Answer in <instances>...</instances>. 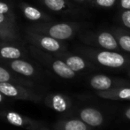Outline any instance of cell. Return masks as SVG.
Masks as SVG:
<instances>
[{
	"label": "cell",
	"instance_id": "1",
	"mask_svg": "<svg viewBox=\"0 0 130 130\" xmlns=\"http://www.w3.org/2000/svg\"><path fill=\"white\" fill-rule=\"evenodd\" d=\"M82 53L89 60L108 68H122L130 64L129 57L124 56L115 51L87 48L83 49Z\"/></svg>",
	"mask_w": 130,
	"mask_h": 130
},
{
	"label": "cell",
	"instance_id": "2",
	"mask_svg": "<svg viewBox=\"0 0 130 130\" xmlns=\"http://www.w3.org/2000/svg\"><path fill=\"white\" fill-rule=\"evenodd\" d=\"M84 43L93 47H98L103 50L119 51L120 47L117 40L112 33L102 31V32H91L82 36Z\"/></svg>",
	"mask_w": 130,
	"mask_h": 130
},
{
	"label": "cell",
	"instance_id": "3",
	"mask_svg": "<svg viewBox=\"0 0 130 130\" xmlns=\"http://www.w3.org/2000/svg\"><path fill=\"white\" fill-rule=\"evenodd\" d=\"M0 92L3 96L16 99L30 101H38L40 99V96L32 90L17 84H12L11 82H1Z\"/></svg>",
	"mask_w": 130,
	"mask_h": 130
},
{
	"label": "cell",
	"instance_id": "4",
	"mask_svg": "<svg viewBox=\"0 0 130 130\" xmlns=\"http://www.w3.org/2000/svg\"><path fill=\"white\" fill-rule=\"evenodd\" d=\"M125 82L121 80H115L104 74H95L89 79V85L96 91H104L112 88L124 86Z\"/></svg>",
	"mask_w": 130,
	"mask_h": 130
},
{
	"label": "cell",
	"instance_id": "5",
	"mask_svg": "<svg viewBox=\"0 0 130 130\" xmlns=\"http://www.w3.org/2000/svg\"><path fill=\"white\" fill-rule=\"evenodd\" d=\"M76 32V28L74 26L68 23H58V24L52 25L49 27L48 34L49 36L55 38V39L61 41V40L70 39L74 36Z\"/></svg>",
	"mask_w": 130,
	"mask_h": 130
},
{
	"label": "cell",
	"instance_id": "6",
	"mask_svg": "<svg viewBox=\"0 0 130 130\" xmlns=\"http://www.w3.org/2000/svg\"><path fill=\"white\" fill-rule=\"evenodd\" d=\"M80 120L91 127H100L104 121V115L101 111L93 107H87L80 110Z\"/></svg>",
	"mask_w": 130,
	"mask_h": 130
},
{
	"label": "cell",
	"instance_id": "7",
	"mask_svg": "<svg viewBox=\"0 0 130 130\" xmlns=\"http://www.w3.org/2000/svg\"><path fill=\"white\" fill-rule=\"evenodd\" d=\"M5 119L9 123L12 124V126H15V127H23V128L30 130H36L38 127L37 123L35 120L22 116V115H21L18 112H15V111L6 112Z\"/></svg>",
	"mask_w": 130,
	"mask_h": 130
},
{
	"label": "cell",
	"instance_id": "8",
	"mask_svg": "<svg viewBox=\"0 0 130 130\" xmlns=\"http://www.w3.org/2000/svg\"><path fill=\"white\" fill-rule=\"evenodd\" d=\"M96 95L108 100H130V88L120 86L108 90L96 91Z\"/></svg>",
	"mask_w": 130,
	"mask_h": 130
},
{
	"label": "cell",
	"instance_id": "9",
	"mask_svg": "<svg viewBox=\"0 0 130 130\" xmlns=\"http://www.w3.org/2000/svg\"><path fill=\"white\" fill-rule=\"evenodd\" d=\"M46 104L58 112L67 111L71 107V101L67 96L62 94H52L46 98Z\"/></svg>",
	"mask_w": 130,
	"mask_h": 130
},
{
	"label": "cell",
	"instance_id": "10",
	"mask_svg": "<svg viewBox=\"0 0 130 130\" xmlns=\"http://www.w3.org/2000/svg\"><path fill=\"white\" fill-rule=\"evenodd\" d=\"M55 130H93L80 119H67L59 120L55 126Z\"/></svg>",
	"mask_w": 130,
	"mask_h": 130
},
{
	"label": "cell",
	"instance_id": "11",
	"mask_svg": "<svg viewBox=\"0 0 130 130\" xmlns=\"http://www.w3.org/2000/svg\"><path fill=\"white\" fill-rule=\"evenodd\" d=\"M64 61L75 73L86 70V69L92 67L91 64L89 61H87L85 58L80 56H76V55H70V56L66 57Z\"/></svg>",
	"mask_w": 130,
	"mask_h": 130
},
{
	"label": "cell",
	"instance_id": "12",
	"mask_svg": "<svg viewBox=\"0 0 130 130\" xmlns=\"http://www.w3.org/2000/svg\"><path fill=\"white\" fill-rule=\"evenodd\" d=\"M52 67L55 74L61 78L72 79L75 77L76 75L75 72H74L63 60H60V59L55 60L52 63Z\"/></svg>",
	"mask_w": 130,
	"mask_h": 130
},
{
	"label": "cell",
	"instance_id": "13",
	"mask_svg": "<svg viewBox=\"0 0 130 130\" xmlns=\"http://www.w3.org/2000/svg\"><path fill=\"white\" fill-rule=\"evenodd\" d=\"M11 68L14 72L24 76H32L35 74V68L30 63L21 59H13L10 64Z\"/></svg>",
	"mask_w": 130,
	"mask_h": 130
},
{
	"label": "cell",
	"instance_id": "14",
	"mask_svg": "<svg viewBox=\"0 0 130 130\" xmlns=\"http://www.w3.org/2000/svg\"><path fill=\"white\" fill-rule=\"evenodd\" d=\"M112 34L117 40L120 50L126 52H130V34L122 28H114Z\"/></svg>",
	"mask_w": 130,
	"mask_h": 130
},
{
	"label": "cell",
	"instance_id": "15",
	"mask_svg": "<svg viewBox=\"0 0 130 130\" xmlns=\"http://www.w3.org/2000/svg\"><path fill=\"white\" fill-rule=\"evenodd\" d=\"M40 45L43 49L51 52H56L61 50L62 45L59 41L52 36H44L40 39Z\"/></svg>",
	"mask_w": 130,
	"mask_h": 130
},
{
	"label": "cell",
	"instance_id": "16",
	"mask_svg": "<svg viewBox=\"0 0 130 130\" xmlns=\"http://www.w3.org/2000/svg\"><path fill=\"white\" fill-rule=\"evenodd\" d=\"M21 52L16 47L12 46H4L0 49V57L5 59H18L21 58Z\"/></svg>",
	"mask_w": 130,
	"mask_h": 130
},
{
	"label": "cell",
	"instance_id": "17",
	"mask_svg": "<svg viewBox=\"0 0 130 130\" xmlns=\"http://www.w3.org/2000/svg\"><path fill=\"white\" fill-rule=\"evenodd\" d=\"M45 5L54 12H61L67 6L66 0H43Z\"/></svg>",
	"mask_w": 130,
	"mask_h": 130
},
{
	"label": "cell",
	"instance_id": "18",
	"mask_svg": "<svg viewBox=\"0 0 130 130\" xmlns=\"http://www.w3.org/2000/svg\"><path fill=\"white\" fill-rule=\"evenodd\" d=\"M24 14L28 20L31 21H38L42 18V13L38 9L35 8L33 6H26L23 10Z\"/></svg>",
	"mask_w": 130,
	"mask_h": 130
},
{
	"label": "cell",
	"instance_id": "19",
	"mask_svg": "<svg viewBox=\"0 0 130 130\" xmlns=\"http://www.w3.org/2000/svg\"><path fill=\"white\" fill-rule=\"evenodd\" d=\"M117 0H91L94 6L102 7V8H110L116 4Z\"/></svg>",
	"mask_w": 130,
	"mask_h": 130
},
{
	"label": "cell",
	"instance_id": "20",
	"mask_svg": "<svg viewBox=\"0 0 130 130\" xmlns=\"http://www.w3.org/2000/svg\"><path fill=\"white\" fill-rule=\"evenodd\" d=\"M121 23L127 28L130 29V10H123L120 14Z\"/></svg>",
	"mask_w": 130,
	"mask_h": 130
},
{
	"label": "cell",
	"instance_id": "21",
	"mask_svg": "<svg viewBox=\"0 0 130 130\" xmlns=\"http://www.w3.org/2000/svg\"><path fill=\"white\" fill-rule=\"evenodd\" d=\"M12 80L11 74L5 69L4 67H0V83L1 82H10Z\"/></svg>",
	"mask_w": 130,
	"mask_h": 130
},
{
	"label": "cell",
	"instance_id": "22",
	"mask_svg": "<svg viewBox=\"0 0 130 130\" xmlns=\"http://www.w3.org/2000/svg\"><path fill=\"white\" fill-rule=\"evenodd\" d=\"M10 11V7L7 4L4 3V2H0V13L5 14L7 12H9Z\"/></svg>",
	"mask_w": 130,
	"mask_h": 130
},
{
	"label": "cell",
	"instance_id": "23",
	"mask_svg": "<svg viewBox=\"0 0 130 130\" xmlns=\"http://www.w3.org/2000/svg\"><path fill=\"white\" fill-rule=\"evenodd\" d=\"M120 3L123 10H130V0H120Z\"/></svg>",
	"mask_w": 130,
	"mask_h": 130
},
{
	"label": "cell",
	"instance_id": "24",
	"mask_svg": "<svg viewBox=\"0 0 130 130\" xmlns=\"http://www.w3.org/2000/svg\"><path fill=\"white\" fill-rule=\"evenodd\" d=\"M124 116H125L126 119L130 120V107L125 110V111H124Z\"/></svg>",
	"mask_w": 130,
	"mask_h": 130
},
{
	"label": "cell",
	"instance_id": "25",
	"mask_svg": "<svg viewBox=\"0 0 130 130\" xmlns=\"http://www.w3.org/2000/svg\"><path fill=\"white\" fill-rule=\"evenodd\" d=\"M5 15H4V14H2V13H0V25L3 24V23L5 22Z\"/></svg>",
	"mask_w": 130,
	"mask_h": 130
},
{
	"label": "cell",
	"instance_id": "26",
	"mask_svg": "<svg viewBox=\"0 0 130 130\" xmlns=\"http://www.w3.org/2000/svg\"><path fill=\"white\" fill-rule=\"evenodd\" d=\"M3 101H4V96L2 95V93L0 92V103H2Z\"/></svg>",
	"mask_w": 130,
	"mask_h": 130
},
{
	"label": "cell",
	"instance_id": "27",
	"mask_svg": "<svg viewBox=\"0 0 130 130\" xmlns=\"http://www.w3.org/2000/svg\"><path fill=\"white\" fill-rule=\"evenodd\" d=\"M78 1H80V2H86V1H90V2H91V0H78Z\"/></svg>",
	"mask_w": 130,
	"mask_h": 130
},
{
	"label": "cell",
	"instance_id": "28",
	"mask_svg": "<svg viewBox=\"0 0 130 130\" xmlns=\"http://www.w3.org/2000/svg\"><path fill=\"white\" fill-rule=\"evenodd\" d=\"M128 75L130 76V68L128 69Z\"/></svg>",
	"mask_w": 130,
	"mask_h": 130
},
{
	"label": "cell",
	"instance_id": "29",
	"mask_svg": "<svg viewBox=\"0 0 130 130\" xmlns=\"http://www.w3.org/2000/svg\"><path fill=\"white\" fill-rule=\"evenodd\" d=\"M41 130H47V129H41Z\"/></svg>",
	"mask_w": 130,
	"mask_h": 130
}]
</instances>
